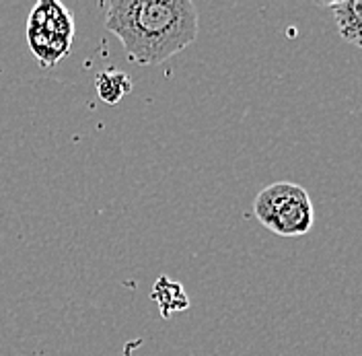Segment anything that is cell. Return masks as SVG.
Masks as SVG:
<instances>
[{
    "mask_svg": "<svg viewBox=\"0 0 362 356\" xmlns=\"http://www.w3.org/2000/svg\"><path fill=\"white\" fill-rule=\"evenodd\" d=\"M105 29L136 64L157 67L196 42L198 8L192 0H112Z\"/></svg>",
    "mask_w": 362,
    "mask_h": 356,
    "instance_id": "cell-1",
    "label": "cell"
},
{
    "mask_svg": "<svg viewBox=\"0 0 362 356\" xmlns=\"http://www.w3.org/2000/svg\"><path fill=\"white\" fill-rule=\"evenodd\" d=\"M336 25H338L339 38L350 45H356L362 50V0H344L329 4Z\"/></svg>",
    "mask_w": 362,
    "mask_h": 356,
    "instance_id": "cell-4",
    "label": "cell"
},
{
    "mask_svg": "<svg viewBox=\"0 0 362 356\" xmlns=\"http://www.w3.org/2000/svg\"><path fill=\"white\" fill-rule=\"evenodd\" d=\"M153 299L158 303L163 317H171L173 313L185 311L189 307V299H187L183 287L167 276H160L157 280V285L153 289Z\"/></svg>",
    "mask_w": 362,
    "mask_h": 356,
    "instance_id": "cell-6",
    "label": "cell"
},
{
    "mask_svg": "<svg viewBox=\"0 0 362 356\" xmlns=\"http://www.w3.org/2000/svg\"><path fill=\"white\" fill-rule=\"evenodd\" d=\"M132 79L122 72V70H103L97 74L95 79V89H97V95L103 103L107 105H115L119 103L128 93H132Z\"/></svg>",
    "mask_w": 362,
    "mask_h": 356,
    "instance_id": "cell-5",
    "label": "cell"
},
{
    "mask_svg": "<svg viewBox=\"0 0 362 356\" xmlns=\"http://www.w3.org/2000/svg\"><path fill=\"white\" fill-rule=\"evenodd\" d=\"M253 214L280 237L307 235L315 223V208L307 190L293 181H276L264 188L253 202Z\"/></svg>",
    "mask_w": 362,
    "mask_h": 356,
    "instance_id": "cell-2",
    "label": "cell"
},
{
    "mask_svg": "<svg viewBox=\"0 0 362 356\" xmlns=\"http://www.w3.org/2000/svg\"><path fill=\"white\" fill-rule=\"evenodd\" d=\"M74 33L72 13L60 2H40L27 25V40L42 68L54 67L70 52Z\"/></svg>",
    "mask_w": 362,
    "mask_h": 356,
    "instance_id": "cell-3",
    "label": "cell"
}]
</instances>
